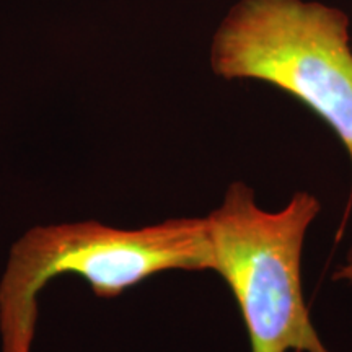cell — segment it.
<instances>
[{
	"label": "cell",
	"instance_id": "2",
	"mask_svg": "<svg viewBox=\"0 0 352 352\" xmlns=\"http://www.w3.org/2000/svg\"><path fill=\"white\" fill-rule=\"evenodd\" d=\"M209 63L223 80H258L294 96L329 126L352 165V33L318 0H236L220 20Z\"/></svg>",
	"mask_w": 352,
	"mask_h": 352
},
{
	"label": "cell",
	"instance_id": "1",
	"mask_svg": "<svg viewBox=\"0 0 352 352\" xmlns=\"http://www.w3.org/2000/svg\"><path fill=\"white\" fill-rule=\"evenodd\" d=\"M212 271L206 217L120 228L96 220L30 228L12 245L0 279V352H33L38 298L50 280L82 277L100 298L165 271Z\"/></svg>",
	"mask_w": 352,
	"mask_h": 352
},
{
	"label": "cell",
	"instance_id": "4",
	"mask_svg": "<svg viewBox=\"0 0 352 352\" xmlns=\"http://www.w3.org/2000/svg\"><path fill=\"white\" fill-rule=\"evenodd\" d=\"M333 277L336 280H342V283L352 284V246H351L349 253L346 254V259H344V263H342V266L336 272H334Z\"/></svg>",
	"mask_w": 352,
	"mask_h": 352
},
{
	"label": "cell",
	"instance_id": "3",
	"mask_svg": "<svg viewBox=\"0 0 352 352\" xmlns=\"http://www.w3.org/2000/svg\"><path fill=\"white\" fill-rule=\"evenodd\" d=\"M314 195L298 191L277 212L256 204L253 188L232 183L208 220L212 271L230 287L252 352H331L303 298L302 253L320 214Z\"/></svg>",
	"mask_w": 352,
	"mask_h": 352
}]
</instances>
